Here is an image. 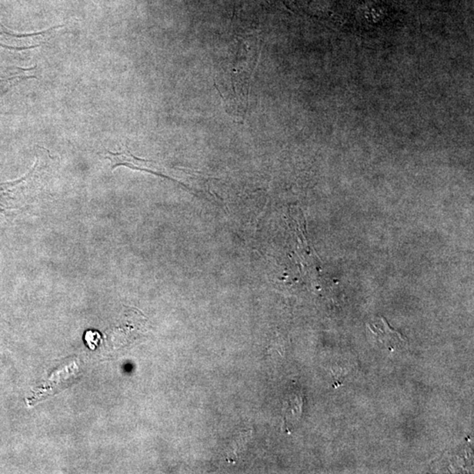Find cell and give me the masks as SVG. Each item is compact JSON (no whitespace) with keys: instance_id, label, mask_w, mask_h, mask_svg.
<instances>
[{"instance_id":"cell-2","label":"cell","mask_w":474,"mask_h":474,"mask_svg":"<svg viewBox=\"0 0 474 474\" xmlns=\"http://www.w3.org/2000/svg\"><path fill=\"white\" fill-rule=\"evenodd\" d=\"M106 158L110 160L111 162V169L115 170L119 166L128 167L129 169L135 170V171H141L152 173L163 178L174 180L180 183H183L180 181V179L172 176L171 173L168 172L165 168H163L158 163H156L152 160L142 159L136 158V156L131 154L129 152H123L120 153H113L108 152V156Z\"/></svg>"},{"instance_id":"cell-1","label":"cell","mask_w":474,"mask_h":474,"mask_svg":"<svg viewBox=\"0 0 474 474\" xmlns=\"http://www.w3.org/2000/svg\"><path fill=\"white\" fill-rule=\"evenodd\" d=\"M259 38H239L228 62L222 65L217 89L225 108L236 121H243L248 106L252 73L259 55Z\"/></svg>"}]
</instances>
